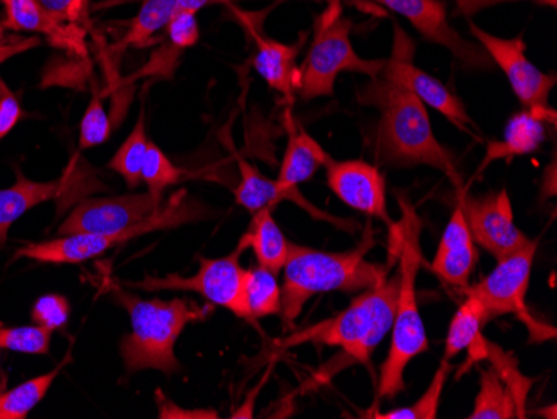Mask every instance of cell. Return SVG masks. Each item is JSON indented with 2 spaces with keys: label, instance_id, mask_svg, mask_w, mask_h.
Here are the masks:
<instances>
[{
  "label": "cell",
  "instance_id": "cell-1",
  "mask_svg": "<svg viewBox=\"0 0 557 419\" xmlns=\"http://www.w3.org/2000/svg\"><path fill=\"white\" fill-rule=\"evenodd\" d=\"M359 102L377 109L379 119L372 133V155L379 164L396 168L428 165L437 169L453 183L456 193H466L453 156L434 136L428 109L418 97L383 76L369 77L359 90Z\"/></svg>",
  "mask_w": 557,
  "mask_h": 419
},
{
  "label": "cell",
  "instance_id": "cell-2",
  "mask_svg": "<svg viewBox=\"0 0 557 419\" xmlns=\"http://www.w3.org/2000/svg\"><path fill=\"white\" fill-rule=\"evenodd\" d=\"M400 219L391 230V252L397 259L399 289H397L396 312L393 321V340L389 353L381 368L377 398L393 399L403 393L404 373L412 359L428 352L429 341L419 312L418 283L422 264L421 233L422 219L408 197L396 193Z\"/></svg>",
  "mask_w": 557,
  "mask_h": 419
},
{
  "label": "cell",
  "instance_id": "cell-3",
  "mask_svg": "<svg viewBox=\"0 0 557 419\" xmlns=\"http://www.w3.org/2000/svg\"><path fill=\"white\" fill-rule=\"evenodd\" d=\"M375 239L368 227L361 244L352 251L325 252L290 243L289 258L284 264L281 287V318L284 328L293 330L304 306L315 294L361 293L387 280L389 266L366 259Z\"/></svg>",
  "mask_w": 557,
  "mask_h": 419
},
{
  "label": "cell",
  "instance_id": "cell-4",
  "mask_svg": "<svg viewBox=\"0 0 557 419\" xmlns=\"http://www.w3.org/2000/svg\"><path fill=\"white\" fill-rule=\"evenodd\" d=\"M115 301L127 311L133 331L121 341V356L125 369L137 373L143 369H158L165 377L180 371V359L175 358V343L190 323H199L209 318L214 306L200 308L196 303L184 298L162 301L143 299L127 293L124 287H111Z\"/></svg>",
  "mask_w": 557,
  "mask_h": 419
},
{
  "label": "cell",
  "instance_id": "cell-5",
  "mask_svg": "<svg viewBox=\"0 0 557 419\" xmlns=\"http://www.w3.org/2000/svg\"><path fill=\"white\" fill-rule=\"evenodd\" d=\"M399 274L361 291L339 315L278 341L283 349L321 344L343 349L344 365H369L372 353L393 326Z\"/></svg>",
  "mask_w": 557,
  "mask_h": 419
},
{
  "label": "cell",
  "instance_id": "cell-6",
  "mask_svg": "<svg viewBox=\"0 0 557 419\" xmlns=\"http://www.w3.org/2000/svg\"><path fill=\"white\" fill-rule=\"evenodd\" d=\"M205 218H208L205 206L190 199L186 190H180L172 194L168 202H162L161 209L156 214L136 226L112 234H69V236L44 241V243L25 244L15 252V259L27 258L39 262H54V264H79V262L99 258L109 249L117 248L121 244L143 234L171 230V227L183 226Z\"/></svg>",
  "mask_w": 557,
  "mask_h": 419
},
{
  "label": "cell",
  "instance_id": "cell-7",
  "mask_svg": "<svg viewBox=\"0 0 557 419\" xmlns=\"http://www.w3.org/2000/svg\"><path fill=\"white\" fill-rule=\"evenodd\" d=\"M350 27L352 24L343 17V12L319 15L308 56L297 69L296 87L304 101L333 96L334 83L343 72H358L368 77L383 72L386 59H362L354 51Z\"/></svg>",
  "mask_w": 557,
  "mask_h": 419
},
{
  "label": "cell",
  "instance_id": "cell-8",
  "mask_svg": "<svg viewBox=\"0 0 557 419\" xmlns=\"http://www.w3.org/2000/svg\"><path fill=\"white\" fill-rule=\"evenodd\" d=\"M15 172L17 180L14 186L0 189V249L5 248L12 224L36 206L58 201L61 212L62 208H69L89 194L108 190L79 156L72 159L59 180L49 183L27 180L18 168H15Z\"/></svg>",
  "mask_w": 557,
  "mask_h": 419
},
{
  "label": "cell",
  "instance_id": "cell-9",
  "mask_svg": "<svg viewBox=\"0 0 557 419\" xmlns=\"http://www.w3.org/2000/svg\"><path fill=\"white\" fill-rule=\"evenodd\" d=\"M240 249L224 258H199V269L193 276L168 274L146 276L140 281H127L125 286L133 289L159 293V291H189L197 293L212 306L230 309L237 318L247 319L244 303V268L239 262Z\"/></svg>",
  "mask_w": 557,
  "mask_h": 419
},
{
  "label": "cell",
  "instance_id": "cell-10",
  "mask_svg": "<svg viewBox=\"0 0 557 419\" xmlns=\"http://www.w3.org/2000/svg\"><path fill=\"white\" fill-rule=\"evenodd\" d=\"M536 249V241H529L524 248L499 259L493 273L487 274L481 283L465 287L462 293L466 296H474L486 309L487 318L516 315L524 321L534 336L546 340L549 328L536 323L525 306V293H528ZM550 331L554 333V330Z\"/></svg>",
  "mask_w": 557,
  "mask_h": 419
},
{
  "label": "cell",
  "instance_id": "cell-11",
  "mask_svg": "<svg viewBox=\"0 0 557 419\" xmlns=\"http://www.w3.org/2000/svg\"><path fill=\"white\" fill-rule=\"evenodd\" d=\"M414 51L411 37L399 26L394 27L393 52L384 62L383 72L379 76L411 90L422 104L436 109L450 124L465 131L468 136L478 140L483 139L481 130L466 111L461 99L450 93L440 79L429 76L428 72L414 64Z\"/></svg>",
  "mask_w": 557,
  "mask_h": 419
},
{
  "label": "cell",
  "instance_id": "cell-12",
  "mask_svg": "<svg viewBox=\"0 0 557 419\" xmlns=\"http://www.w3.org/2000/svg\"><path fill=\"white\" fill-rule=\"evenodd\" d=\"M469 30L478 44L483 46L494 65L504 72L511 84L512 93L524 109L536 112L547 124H556V111L550 108L549 96L556 86V74H544L525 56V42L522 36L504 39L493 36L474 22L469 24Z\"/></svg>",
  "mask_w": 557,
  "mask_h": 419
},
{
  "label": "cell",
  "instance_id": "cell-13",
  "mask_svg": "<svg viewBox=\"0 0 557 419\" xmlns=\"http://www.w3.org/2000/svg\"><path fill=\"white\" fill-rule=\"evenodd\" d=\"M162 202L152 194L134 193L122 196L84 197L59 226V236L69 234H112L143 223L161 209Z\"/></svg>",
  "mask_w": 557,
  "mask_h": 419
},
{
  "label": "cell",
  "instance_id": "cell-14",
  "mask_svg": "<svg viewBox=\"0 0 557 419\" xmlns=\"http://www.w3.org/2000/svg\"><path fill=\"white\" fill-rule=\"evenodd\" d=\"M459 206L465 212L466 223L472 239L486 249L496 261L524 248L529 237L516 226L515 212L508 190L487 193L484 196L459 194Z\"/></svg>",
  "mask_w": 557,
  "mask_h": 419
},
{
  "label": "cell",
  "instance_id": "cell-15",
  "mask_svg": "<svg viewBox=\"0 0 557 419\" xmlns=\"http://www.w3.org/2000/svg\"><path fill=\"white\" fill-rule=\"evenodd\" d=\"M375 2L411 22V26L424 39L446 47L454 59L466 69L490 71L494 67V62L481 44L469 42L450 26L443 0H375Z\"/></svg>",
  "mask_w": 557,
  "mask_h": 419
},
{
  "label": "cell",
  "instance_id": "cell-16",
  "mask_svg": "<svg viewBox=\"0 0 557 419\" xmlns=\"http://www.w3.org/2000/svg\"><path fill=\"white\" fill-rule=\"evenodd\" d=\"M324 168L327 172L329 187L344 205L369 218L383 221L389 230H393L396 223L387 211L386 180L377 165L362 159H350V161L329 159Z\"/></svg>",
  "mask_w": 557,
  "mask_h": 419
},
{
  "label": "cell",
  "instance_id": "cell-17",
  "mask_svg": "<svg viewBox=\"0 0 557 419\" xmlns=\"http://www.w3.org/2000/svg\"><path fill=\"white\" fill-rule=\"evenodd\" d=\"M478 259V249L466 223L465 212L456 201L431 269L444 283L462 291L469 286Z\"/></svg>",
  "mask_w": 557,
  "mask_h": 419
},
{
  "label": "cell",
  "instance_id": "cell-18",
  "mask_svg": "<svg viewBox=\"0 0 557 419\" xmlns=\"http://www.w3.org/2000/svg\"><path fill=\"white\" fill-rule=\"evenodd\" d=\"M4 19L0 24L15 33L40 34L52 46L77 56H86V29L55 21L37 0H0Z\"/></svg>",
  "mask_w": 557,
  "mask_h": 419
},
{
  "label": "cell",
  "instance_id": "cell-19",
  "mask_svg": "<svg viewBox=\"0 0 557 419\" xmlns=\"http://www.w3.org/2000/svg\"><path fill=\"white\" fill-rule=\"evenodd\" d=\"M237 168L240 172V183L234 190V196H236L237 205L249 211L250 214L265 208L274 209L278 202L289 199L311 212L314 218L324 219V221H331V223L341 224L344 227L349 226L346 221L329 218V214L309 205V201L300 196L299 189L286 190L278 186L277 181L268 180L256 165L250 164L246 159L237 158Z\"/></svg>",
  "mask_w": 557,
  "mask_h": 419
},
{
  "label": "cell",
  "instance_id": "cell-20",
  "mask_svg": "<svg viewBox=\"0 0 557 419\" xmlns=\"http://www.w3.org/2000/svg\"><path fill=\"white\" fill-rule=\"evenodd\" d=\"M287 147L283 165L278 171L277 184L286 190L297 189L314 176L319 168H324L329 155L324 147L309 136L302 127L297 126L293 115H286Z\"/></svg>",
  "mask_w": 557,
  "mask_h": 419
},
{
  "label": "cell",
  "instance_id": "cell-21",
  "mask_svg": "<svg viewBox=\"0 0 557 419\" xmlns=\"http://www.w3.org/2000/svg\"><path fill=\"white\" fill-rule=\"evenodd\" d=\"M546 124L547 122L541 115L529 109L512 115L504 130V139L487 144L486 156L479 171H484L491 162L500 161V159L511 161L518 156L536 152L546 139Z\"/></svg>",
  "mask_w": 557,
  "mask_h": 419
},
{
  "label": "cell",
  "instance_id": "cell-22",
  "mask_svg": "<svg viewBox=\"0 0 557 419\" xmlns=\"http://www.w3.org/2000/svg\"><path fill=\"white\" fill-rule=\"evenodd\" d=\"M255 40L256 56L252 64L259 76L286 99H293L297 79L296 59L300 46L277 42L259 33H255Z\"/></svg>",
  "mask_w": 557,
  "mask_h": 419
},
{
  "label": "cell",
  "instance_id": "cell-23",
  "mask_svg": "<svg viewBox=\"0 0 557 419\" xmlns=\"http://www.w3.org/2000/svg\"><path fill=\"white\" fill-rule=\"evenodd\" d=\"M250 248L258 256V264L264 266L274 274L283 271L289 258L290 241L272 218V209L265 208L255 212L250 219L249 230L240 237L237 249Z\"/></svg>",
  "mask_w": 557,
  "mask_h": 419
},
{
  "label": "cell",
  "instance_id": "cell-24",
  "mask_svg": "<svg viewBox=\"0 0 557 419\" xmlns=\"http://www.w3.org/2000/svg\"><path fill=\"white\" fill-rule=\"evenodd\" d=\"M275 276L261 264L244 269V303L250 323L281 312V286Z\"/></svg>",
  "mask_w": 557,
  "mask_h": 419
},
{
  "label": "cell",
  "instance_id": "cell-25",
  "mask_svg": "<svg viewBox=\"0 0 557 419\" xmlns=\"http://www.w3.org/2000/svg\"><path fill=\"white\" fill-rule=\"evenodd\" d=\"M177 9V0H144L136 17L129 22L127 30L119 40V49H140L152 42L156 34L169 26Z\"/></svg>",
  "mask_w": 557,
  "mask_h": 419
},
{
  "label": "cell",
  "instance_id": "cell-26",
  "mask_svg": "<svg viewBox=\"0 0 557 419\" xmlns=\"http://www.w3.org/2000/svg\"><path fill=\"white\" fill-rule=\"evenodd\" d=\"M486 309L474 298V296H466V301L461 308L454 315L450 321L449 331H447L446 349H444V359L450 361L456 356L471 346L481 334L483 328L490 323Z\"/></svg>",
  "mask_w": 557,
  "mask_h": 419
},
{
  "label": "cell",
  "instance_id": "cell-27",
  "mask_svg": "<svg viewBox=\"0 0 557 419\" xmlns=\"http://www.w3.org/2000/svg\"><path fill=\"white\" fill-rule=\"evenodd\" d=\"M147 146H149V139H147L146 118H144L143 109L133 133L119 147L114 158L108 164L111 171L117 172V174L124 177L125 184L131 189H136L143 183L140 174H143V165L144 161H146Z\"/></svg>",
  "mask_w": 557,
  "mask_h": 419
},
{
  "label": "cell",
  "instance_id": "cell-28",
  "mask_svg": "<svg viewBox=\"0 0 557 419\" xmlns=\"http://www.w3.org/2000/svg\"><path fill=\"white\" fill-rule=\"evenodd\" d=\"M471 419H512L518 418L515 399L508 387L504 386L494 369L481 371V386H479L478 398Z\"/></svg>",
  "mask_w": 557,
  "mask_h": 419
},
{
  "label": "cell",
  "instance_id": "cell-29",
  "mask_svg": "<svg viewBox=\"0 0 557 419\" xmlns=\"http://www.w3.org/2000/svg\"><path fill=\"white\" fill-rule=\"evenodd\" d=\"M486 359L491 361L494 373L511 393L516 409H518V418H525V403H528L529 391L534 384L533 378L522 374L515 355L500 348L499 344L493 343V341H487Z\"/></svg>",
  "mask_w": 557,
  "mask_h": 419
},
{
  "label": "cell",
  "instance_id": "cell-30",
  "mask_svg": "<svg viewBox=\"0 0 557 419\" xmlns=\"http://www.w3.org/2000/svg\"><path fill=\"white\" fill-rule=\"evenodd\" d=\"M59 369L0 393V419H24L44 398L58 378Z\"/></svg>",
  "mask_w": 557,
  "mask_h": 419
},
{
  "label": "cell",
  "instance_id": "cell-31",
  "mask_svg": "<svg viewBox=\"0 0 557 419\" xmlns=\"http://www.w3.org/2000/svg\"><path fill=\"white\" fill-rule=\"evenodd\" d=\"M453 371V365L447 359L441 361L433 381L429 384L425 393L412 406L406 408L391 409V411H379L371 409L366 412L362 418L374 419H434L437 418V409H440L441 396H443L444 386H446L447 378Z\"/></svg>",
  "mask_w": 557,
  "mask_h": 419
},
{
  "label": "cell",
  "instance_id": "cell-32",
  "mask_svg": "<svg viewBox=\"0 0 557 419\" xmlns=\"http://www.w3.org/2000/svg\"><path fill=\"white\" fill-rule=\"evenodd\" d=\"M143 177L144 183L149 187V193L159 199L164 201V190L168 187L180 184L181 181L186 177V172L183 169L177 168L168 156L164 155L161 147L156 146L154 143H150L147 146L146 161L143 165Z\"/></svg>",
  "mask_w": 557,
  "mask_h": 419
},
{
  "label": "cell",
  "instance_id": "cell-33",
  "mask_svg": "<svg viewBox=\"0 0 557 419\" xmlns=\"http://www.w3.org/2000/svg\"><path fill=\"white\" fill-rule=\"evenodd\" d=\"M112 124L106 112L104 102H102V94L99 93L97 83L92 84V97H90L89 106L84 112L83 121H81L79 130V149H90V147L100 146L111 137Z\"/></svg>",
  "mask_w": 557,
  "mask_h": 419
},
{
  "label": "cell",
  "instance_id": "cell-34",
  "mask_svg": "<svg viewBox=\"0 0 557 419\" xmlns=\"http://www.w3.org/2000/svg\"><path fill=\"white\" fill-rule=\"evenodd\" d=\"M52 331L46 328L21 326L5 328L0 324V349L24 353V355H47L50 348Z\"/></svg>",
  "mask_w": 557,
  "mask_h": 419
},
{
  "label": "cell",
  "instance_id": "cell-35",
  "mask_svg": "<svg viewBox=\"0 0 557 419\" xmlns=\"http://www.w3.org/2000/svg\"><path fill=\"white\" fill-rule=\"evenodd\" d=\"M69 316H71V305L61 294H46L37 299L33 308L34 323L52 333L67 324Z\"/></svg>",
  "mask_w": 557,
  "mask_h": 419
},
{
  "label": "cell",
  "instance_id": "cell-36",
  "mask_svg": "<svg viewBox=\"0 0 557 419\" xmlns=\"http://www.w3.org/2000/svg\"><path fill=\"white\" fill-rule=\"evenodd\" d=\"M196 14L197 12L177 9L174 17L169 22V26L165 27L169 42L181 51H186L189 47L196 46L197 40H199V24H197Z\"/></svg>",
  "mask_w": 557,
  "mask_h": 419
},
{
  "label": "cell",
  "instance_id": "cell-37",
  "mask_svg": "<svg viewBox=\"0 0 557 419\" xmlns=\"http://www.w3.org/2000/svg\"><path fill=\"white\" fill-rule=\"evenodd\" d=\"M37 2L62 24H72V26L84 27V29L90 26L87 0H37Z\"/></svg>",
  "mask_w": 557,
  "mask_h": 419
},
{
  "label": "cell",
  "instance_id": "cell-38",
  "mask_svg": "<svg viewBox=\"0 0 557 419\" xmlns=\"http://www.w3.org/2000/svg\"><path fill=\"white\" fill-rule=\"evenodd\" d=\"M181 52L183 51L172 46L168 40V42L159 46L158 51L150 56L149 62L137 72L136 76L131 77V81L146 76H161L165 77V79H171L175 71V65H177V61H180Z\"/></svg>",
  "mask_w": 557,
  "mask_h": 419
},
{
  "label": "cell",
  "instance_id": "cell-39",
  "mask_svg": "<svg viewBox=\"0 0 557 419\" xmlns=\"http://www.w3.org/2000/svg\"><path fill=\"white\" fill-rule=\"evenodd\" d=\"M22 118H24V112H22L17 96L4 84L2 93H0V140L9 136Z\"/></svg>",
  "mask_w": 557,
  "mask_h": 419
},
{
  "label": "cell",
  "instance_id": "cell-40",
  "mask_svg": "<svg viewBox=\"0 0 557 419\" xmlns=\"http://www.w3.org/2000/svg\"><path fill=\"white\" fill-rule=\"evenodd\" d=\"M158 399L159 418L161 419H218L219 412L214 409H186L172 403L161 391H156Z\"/></svg>",
  "mask_w": 557,
  "mask_h": 419
},
{
  "label": "cell",
  "instance_id": "cell-41",
  "mask_svg": "<svg viewBox=\"0 0 557 419\" xmlns=\"http://www.w3.org/2000/svg\"><path fill=\"white\" fill-rule=\"evenodd\" d=\"M456 2V12L466 17H472L478 12L486 11L494 5L506 4V2H521V0H454ZM536 4L546 5V8H557V0H529Z\"/></svg>",
  "mask_w": 557,
  "mask_h": 419
},
{
  "label": "cell",
  "instance_id": "cell-42",
  "mask_svg": "<svg viewBox=\"0 0 557 419\" xmlns=\"http://www.w3.org/2000/svg\"><path fill=\"white\" fill-rule=\"evenodd\" d=\"M39 44L40 39L36 36L14 37V39L2 40V42H0V65L8 62L9 59L14 58V56L30 51V49L39 46ZM2 86H4V81L0 79V93H2Z\"/></svg>",
  "mask_w": 557,
  "mask_h": 419
},
{
  "label": "cell",
  "instance_id": "cell-43",
  "mask_svg": "<svg viewBox=\"0 0 557 419\" xmlns=\"http://www.w3.org/2000/svg\"><path fill=\"white\" fill-rule=\"evenodd\" d=\"M236 0H177V8L183 11L199 12L200 9L211 4H231Z\"/></svg>",
  "mask_w": 557,
  "mask_h": 419
},
{
  "label": "cell",
  "instance_id": "cell-44",
  "mask_svg": "<svg viewBox=\"0 0 557 419\" xmlns=\"http://www.w3.org/2000/svg\"><path fill=\"white\" fill-rule=\"evenodd\" d=\"M327 2V12H343V0H325Z\"/></svg>",
  "mask_w": 557,
  "mask_h": 419
},
{
  "label": "cell",
  "instance_id": "cell-45",
  "mask_svg": "<svg viewBox=\"0 0 557 419\" xmlns=\"http://www.w3.org/2000/svg\"><path fill=\"white\" fill-rule=\"evenodd\" d=\"M4 26H2V24H0V42H2V40H5L4 39Z\"/></svg>",
  "mask_w": 557,
  "mask_h": 419
},
{
  "label": "cell",
  "instance_id": "cell-46",
  "mask_svg": "<svg viewBox=\"0 0 557 419\" xmlns=\"http://www.w3.org/2000/svg\"><path fill=\"white\" fill-rule=\"evenodd\" d=\"M125 2H129V0H125Z\"/></svg>",
  "mask_w": 557,
  "mask_h": 419
}]
</instances>
